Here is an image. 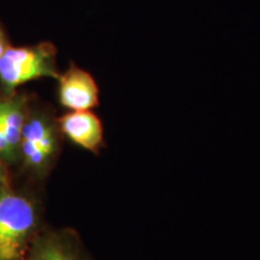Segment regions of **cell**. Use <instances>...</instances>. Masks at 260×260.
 <instances>
[{"label":"cell","instance_id":"obj_1","mask_svg":"<svg viewBox=\"0 0 260 260\" xmlns=\"http://www.w3.org/2000/svg\"><path fill=\"white\" fill-rule=\"evenodd\" d=\"M39 212L32 201L0 186V260H22L37 236Z\"/></svg>","mask_w":260,"mask_h":260},{"label":"cell","instance_id":"obj_2","mask_svg":"<svg viewBox=\"0 0 260 260\" xmlns=\"http://www.w3.org/2000/svg\"><path fill=\"white\" fill-rule=\"evenodd\" d=\"M58 118L46 107H30L22 128L19 157L29 174L42 180L50 174L60 152Z\"/></svg>","mask_w":260,"mask_h":260},{"label":"cell","instance_id":"obj_3","mask_svg":"<svg viewBox=\"0 0 260 260\" xmlns=\"http://www.w3.org/2000/svg\"><path fill=\"white\" fill-rule=\"evenodd\" d=\"M58 76L57 48L51 42L9 46L0 57V87L4 94H14L17 87L30 81Z\"/></svg>","mask_w":260,"mask_h":260},{"label":"cell","instance_id":"obj_4","mask_svg":"<svg viewBox=\"0 0 260 260\" xmlns=\"http://www.w3.org/2000/svg\"><path fill=\"white\" fill-rule=\"evenodd\" d=\"M58 99L70 111H87L99 105V88L89 73L71 65L58 76Z\"/></svg>","mask_w":260,"mask_h":260},{"label":"cell","instance_id":"obj_5","mask_svg":"<svg viewBox=\"0 0 260 260\" xmlns=\"http://www.w3.org/2000/svg\"><path fill=\"white\" fill-rule=\"evenodd\" d=\"M61 135L83 149L99 153L104 145V129L96 115L87 111H71L58 118Z\"/></svg>","mask_w":260,"mask_h":260},{"label":"cell","instance_id":"obj_6","mask_svg":"<svg viewBox=\"0 0 260 260\" xmlns=\"http://www.w3.org/2000/svg\"><path fill=\"white\" fill-rule=\"evenodd\" d=\"M27 260H89L79 239L70 232H50L37 236Z\"/></svg>","mask_w":260,"mask_h":260},{"label":"cell","instance_id":"obj_7","mask_svg":"<svg viewBox=\"0 0 260 260\" xmlns=\"http://www.w3.org/2000/svg\"><path fill=\"white\" fill-rule=\"evenodd\" d=\"M29 111V98L24 94L0 92V130L15 160L19 157V144L25 117Z\"/></svg>","mask_w":260,"mask_h":260},{"label":"cell","instance_id":"obj_8","mask_svg":"<svg viewBox=\"0 0 260 260\" xmlns=\"http://www.w3.org/2000/svg\"><path fill=\"white\" fill-rule=\"evenodd\" d=\"M0 158H2L3 160L8 161V162H14L15 161L14 155H12L8 144H6L5 138H4V135H3L2 130H0Z\"/></svg>","mask_w":260,"mask_h":260},{"label":"cell","instance_id":"obj_9","mask_svg":"<svg viewBox=\"0 0 260 260\" xmlns=\"http://www.w3.org/2000/svg\"><path fill=\"white\" fill-rule=\"evenodd\" d=\"M10 46L9 42H8V37H6V32L4 30V28L2 27V24H0V57L3 56V53H4L6 48Z\"/></svg>","mask_w":260,"mask_h":260},{"label":"cell","instance_id":"obj_10","mask_svg":"<svg viewBox=\"0 0 260 260\" xmlns=\"http://www.w3.org/2000/svg\"><path fill=\"white\" fill-rule=\"evenodd\" d=\"M2 160L3 159L0 158V186H4V184H8V180H6V172Z\"/></svg>","mask_w":260,"mask_h":260}]
</instances>
